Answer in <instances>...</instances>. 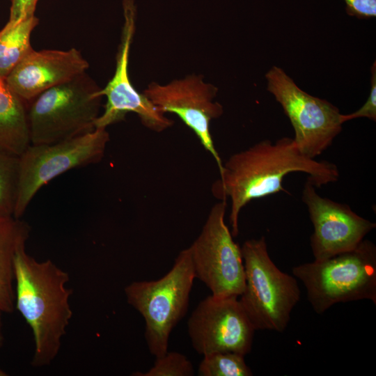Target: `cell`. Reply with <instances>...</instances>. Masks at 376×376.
Instances as JSON below:
<instances>
[{
	"label": "cell",
	"instance_id": "obj_1",
	"mask_svg": "<svg viewBox=\"0 0 376 376\" xmlns=\"http://www.w3.org/2000/svg\"><path fill=\"white\" fill-rule=\"evenodd\" d=\"M294 172L307 174L316 187L339 178L335 164L304 155L289 137L274 143L263 140L232 155L223 164L220 178L213 184L212 191L216 198L230 201L229 221L233 237L239 234L242 209L253 200L285 191L283 180Z\"/></svg>",
	"mask_w": 376,
	"mask_h": 376
},
{
	"label": "cell",
	"instance_id": "obj_7",
	"mask_svg": "<svg viewBox=\"0 0 376 376\" xmlns=\"http://www.w3.org/2000/svg\"><path fill=\"white\" fill-rule=\"evenodd\" d=\"M105 128L48 144H30L19 156L17 195L13 217H20L38 191L58 175L76 168L96 164L109 141Z\"/></svg>",
	"mask_w": 376,
	"mask_h": 376
},
{
	"label": "cell",
	"instance_id": "obj_14",
	"mask_svg": "<svg viewBox=\"0 0 376 376\" xmlns=\"http://www.w3.org/2000/svg\"><path fill=\"white\" fill-rule=\"evenodd\" d=\"M87 60L75 48L29 52L4 79L26 104L43 91L86 72Z\"/></svg>",
	"mask_w": 376,
	"mask_h": 376
},
{
	"label": "cell",
	"instance_id": "obj_25",
	"mask_svg": "<svg viewBox=\"0 0 376 376\" xmlns=\"http://www.w3.org/2000/svg\"><path fill=\"white\" fill-rule=\"evenodd\" d=\"M7 375H8L7 373L0 368V376H7Z\"/></svg>",
	"mask_w": 376,
	"mask_h": 376
},
{
	"label": "cell",
	"instance_id": "obj_13",
	"mask_svg": "<svg viewBox=\"0 0 376 376\" xmlns=\"http://www.w3.org/2000/svg\"><path fill=\"white\" fill-rule=\"evenodd\" d=\"M307 178L301 199L313 226L311 247L315 260H323L356 248L376 224L354 212L347 204L322 197Z\"/></svg>",
	"mask_w": 376,
	"mask_h": 376
},
{
	"label": "cell",
	"instance_id": "obj_24",
	"mask_svg": "<svg viewBox=\"0 0 376 376\" xmlns=\"http://www.w3.org/2000/svg\"><path fill=\"white\" fill-rule=\"evenodd\" d=\"M3 311L0 309V347L2 346L3 343V336L2 333V320H1V314Z\"/></svg>",
	"mask_w": 376,
	"mask_h": 376
},
{
	"label": "cell",
	"instance_id": "obj_12",
	"mask_svg": "<svg viewBox=\"0 0 376 376\" xmlns=\"http://www.w3.org/2000/svg\"><path fill=\"white\" fill-rule=\"evenodd\" d=\"M217 88L198 75H187L166 84L151 82L143 93L162 113L176 114L196 135L203 148L214 157L220 173L223 162L210 132L212 120L224 112L214 101Z\"/></svg>",
	"mask_w": 376,
	"mask_h": 376
},
{
	"label": "cell",
	"instance_id": "obj_3",
	"mask_svg": "<svg viewBox=\"0 0 376 376\" xmlns=\"http://www.w3.org/2000/svg\"><path fill=\"white\" fill-rule=\"evenodd\" d=\"M101 88L87 74L50 88L26 104L30 144H48L93 131Z\"/></svg>",
	"mask_w": 376,
	"mask_h": 376
},
{
	"label": "cell",
	"instance_id": "obj_17",
	"mask_svg": "<svg viewBox=\"0 0 376 376\" xmlns=\"http://www.w3.org/2000/svg\"><path fill=\"white\" fill-rule=\"evenodd\" d=\"M38 22L34 15L17 22L8 21L0 31V78L3 80L33 49L31 36Z\"/></svg>",
	"mask_w": 376,
	"mask_h": 376
},
{
	"label": "cell",
	"instance_id": "obj_6",
	"mask_svg": "<svg viewBox=\"0 0 376 376\" xmlns=\"http://www.w3.org/2000/svg\"><path fill=\"white\" fill-rule=\"evenodd\" d=\"M245 285L239 299L256 330L283 332L300 299L296 279L281 271L269 257L265 237L241 247Z\"/></svg>",
	"mask_w": 376,
	"mask_h": 376
},
{
	"label": "cell",
	"instance_id": "obj_2",
	"mask_svg": "<svg viewBox=\"0 0 376 376\" xmlns=\"http://www.w3.org/2000/svg\"><path fill=\"white\" fill-rule=\"evenodd\" d=\"M26 240L17 247L14 258L15 306L30 327L35 350L31 364L49 366L57 357L72 316V289L67 272L51 260L38 261L26 251Z\"/></svg>",
	"mask_w": 376,
	"mask_h": 376
},
{
	"label": "cell",
	"instance_id": "obj_11",
	"mask_svg": "<svg viewBox=\"0 0 376 376\" xmlns=\"http://www.w3.org/2000/svg\"><path fill=\"white\" fill-rule=\"evenodd\" d=\"M237 297L211 295L193 311L187 331L197 353L233 352L245 356L251 352L256 329Z\"/></svg>",
	"mask_w": 376,
	"mask_h": 376
},
{
	"label": "cell",
	"instance_id": "obj_8",
	"mask_svg": "<svg viewBox=\"0 0 376 376\" xmlns=\"http://www.w3.org/2000/svg\"><path fill=\"white\" fill-rule=\"evenodd\" d=\"M265 78L267 90L291 123L295 133L292 139L300 152L312 159L320 155L342 130L338 108L301 89L278 66L269 69Z\"/></svg>",
	"mask_w": 376,
	"mask_h": 376
},
{
	"label": "cell",
	"instance_id": "obj_4",
	"mask_svg": "<svg viewBox=\"0 0 376 376\" xmlns=\"http://www.w3.org/2000/svg\"><path fill=\"white\" fill-rule=\"evenodd\" d=\"M318 314L338 303L370 300L376 304V246L363 240L356 248L292 268Z\"/></svg>",
	"mask_w": 376,
	"mask_h": 376
},
{
	"label": "cell",
	"instance_id": "obj_16",
	"mask_svg": "<svg viewBox=\"0 0 376 376\" xmlns=\"http://www.w3.org/2000/svg\"><path fill=\"white\" fill-rule=\"evenodd\" d=\"M29 145L26 104L0 78V150L19 156Z\"/></svg>",
	"mask_w": 376,
	"mask_h": 376
},
{
	"label": "cell",
	"instance_id": "obj_23",
	"mask_svg": "<svg viewBox=\"0 0 376 376\" xmlns=\"http://www.w3.org/2000/svg\"><path fill=\"white\" fill-rule=\"evenodd\" d=\"M8 22H17L35 15L38 0H10Z\"/></svg>",
	"mask_w": 376,
	"mask_h": 376
},
{
	"label": "cell",
	"instance_id": "obj_15",
	"mask_svg": "<svg viewBox=\"0 0 376 376\" xmlns=\"http://www.w3.org/2000/svg\"><path fill=\"white\" fill-rule=\"evenodd\" d=\"M29 225L14 217H0V309L13 312L15 306L14 258L19 244L28 240Z\"/></svg>",
	"mask_w": 376,
	"mask_h": 376
},
{
	"label": "cell",
	"instance_id": "obj_10",
	"mask_svg": "<svg viewBox=\"0 0 376 376\" xmlns=\"http://www.w3.org/2000/svg\"><path fill=\"white\" fill-rule=\"evenodd\" d=\"M124 22L116 56L113 76L99 91L106 96L102 113L95 123V128H105L125 118L127 113H136L143 126L156 132L171 127L173 120L159 111L143 93L133 86L129 76V57L136 28V7L134 0L123 1Z\"/></svg>",
	"mask_w": 376,
	"mask_h": 376
},
{
	"label": "cell",
	"instance_id": "obj_18",
	"mask_svg": "<svg viewBox=\"0 0 376 376\" xmlns=\"http://www.w3.org/2000/svg\"><path fill=\"white\" fill-rule=\"evenodd\" d=\"M244 355L233 352H217L203 356L198 367L199 376H251Z\"/></svg>",
	"mask_w": 376,
	"mask_h": 376
},
{
	"label": "cell",
	"instance_id": "obj_19",
	"mask_svg": "<svg viewBox=\"0 0 376 376\" xmlns=\"http://www.w3.org/2000/svg\"><path fill=\"white\" fill-rule=\"evenodd\" d=\"M19 180V156L0 150V217H13Z\"/></svg>",
	"mask_w": 376,
	"mask_h": 376
},
{
	"label": "cell",
	"instance_id": "obj_5",
	"mask_svg": "<svg viewBox=\"0 0 376 376\" xmlns=\"http://www.w3.org/2000/svg\"><path fill=\"white\" fill-rule=\"evenodd\" d=\"M195 279L188 247L179 253L172 268L159 279L134 281L125 288L127 302L145 320L146 341L155 358L168 352L169 336L187 313Z\"/></svg>",
	"mask_w": 376,
	"mask_h": 376
},
{
	"label": "cell",
	"instance_id": "obj_20",
	"mask_svg": "<svg viewBox=\"0 0 376 376\" xmlns=\"http://www.w3.org/2000/svg\"><path fill=\"white\" fill-rule=\"evenodd\" d=\"M194 370L191 362L182 354L167 352L156 358L153 366L146 373L136 372L134 376H192Z\"/></svg>",
	"mask_w": 376,
	"mask_h": 376
},
{
	"label": "cell",
	"instance_id": "obj_21",
	"mask_svg": "<svg viewBox=\"0 0 376 376\" xmlns=\"http://www.w3.org/2000/svg\"><path fill=\"white\" fill-rule=\"evenodd\" d=\"M370 94L363 105L354 112L349 114H342V123L359 118H367L373 121L376 120V63H373L370 69Z\"/></svg>",
	"mask_w": 376,
	"mask_h": 376
},
{
	"label": "cell",
	"instance_id": "obj_9",
	"mask_svg": "<svg viewBox=\"0 0 376 376\" xmlns=\"http://www.w3.org/2000/svg\"><path fill=\"white\" fill-rule=\"evenodd\" d=\"M226 200L214 204L201 233L189 247L196 279L218 297L242 293L245 274L241 247L225 223Z\"/></svg>",
	"mask_w": 376,
	"mask_h": 376
},
{
	"label": "cell",
	"instance_id": "obj_22",
	"mask_svg": "<svg viewBox=\"0 0 376 376\" xmlns=\"http://www.w3.org/2000/svg\"><path fill=\"white\" fill-rule=\"evenodd\" d=\"M349 15L368 19L376 15V0H343Z\"/></svg>",
	"mask_w": 376,
	"mask_h": 376
}]
</instances>
